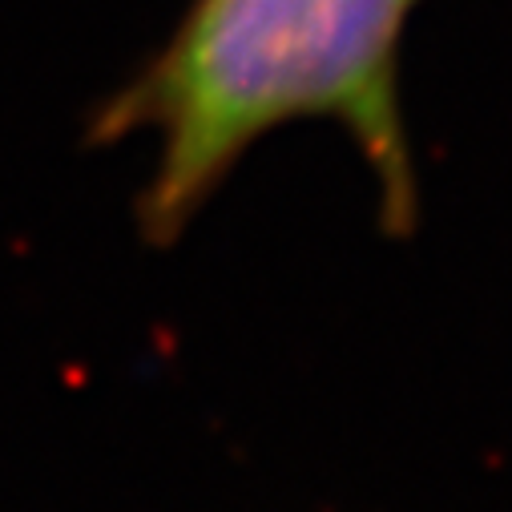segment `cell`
Listing matches in <instances>:
<instances>
[{
  "mask_svg": "<svg viewBox=\"0 0 512 512\" xmlns=\"http://www.w3.org/2000/svg\"><path fill=\"white\" fill-rule=\"evenodd\" d=\"M420 0H190L170 37L89 113L105 150L154 134L134 202L142 242L170 250L234 166L295 121H335L359 150L379 230L412 238L420 174L404 117V41Z\"/></svg>",
  "mask_w": 512,
  "mask_h": 512,
  "instance_id": "obj_1",
  "label": "cell"
}]
</instances>
